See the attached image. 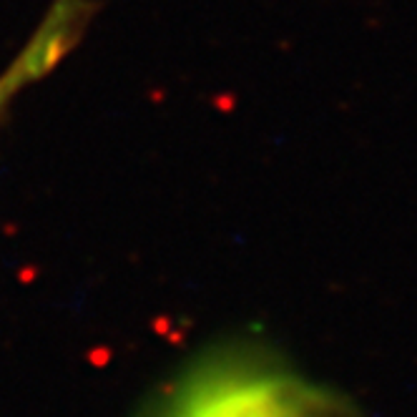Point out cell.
<instances>
[{
  "mask_svg": "<svg viewBox=\"0 0 417 417\" xmlns=\"http://www.w3.org/2000/svg\"><path fill=\"white\" fill-rule=\"evenodd\" d=\"M78 43H81V35L71 18L61 13H45L21 53L0 73V118L6 116L8 106L23 88L48 76Z\"/></svg>",
  "mask_w": 417,
  "mask_h": 417,
  "instance_id": "cell-2",
  "label": "cell"
},
{
  "mask_svg": "<svg viewBox=\"0 0 417 417\" xmlns=\"http://www.w3.org/2000/svg\"><path fill=\"white\" fill-rule=\"evenodd\" d=\"M164 417H337L332 400L284 374L216 367L194 377Z\"/></svg>",
  "mask_w": 417,
  "mask_h": 417,
  "instance_id": "cell-1",
  "label": "cell"
}]
</instances>
